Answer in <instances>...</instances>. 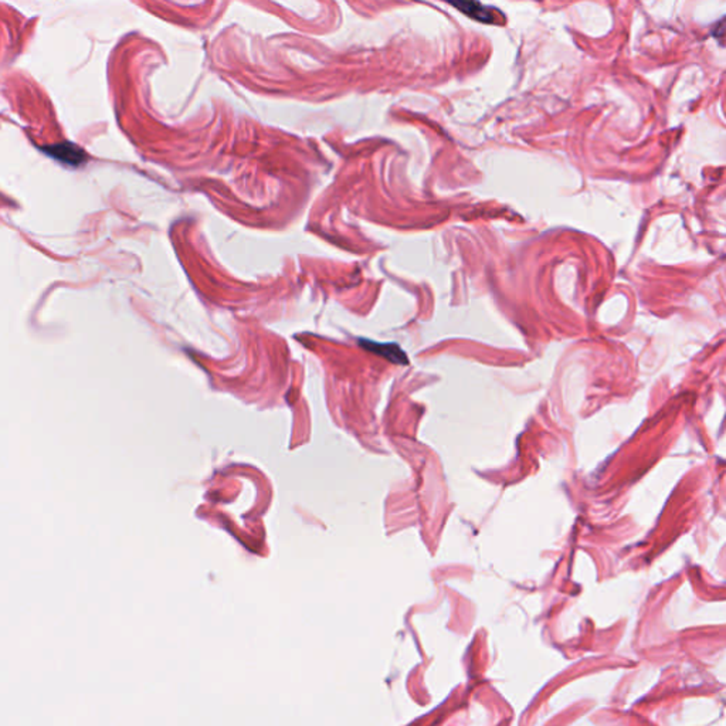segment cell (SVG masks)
Masks as SVG:
<instances>
[{
    "label": "cell",
    "instance_id": "6da1fadb",
    "mask_svg": "<svg viewBox=\"0 0 726 726\" xmlns=\"http://www.w3.org/2000/svg\"><path fill=\"white\" fill-rule=\"evenodd\" d=\"M359 343L363 349L370 351L376 355H380L396 365H408L409 363L406 352L402 348H399V345H396V343H379V342H373V341H368V339H359Z\"/></svg>",
    "mask_w": 726,
    "mask_h": 726
},
{
    "label": "cell",
    "instance_id": "7a4b0ae2",
    "mask_svg": "<svg viewBox=\"0 0 726 726\" xmlns=\"http://www.w3.org/2000/svg\"><path fill=\"white\" fill-rule=\"evenodd\" d=\"M44 152H47L54 159L64 162L71 166H78L80 163L85 162V152L80 146L74 145L71 142H63V144H54L44 147Z\"/></svg>",
    "mask_w": 726,
    "mask_h": 726
},
{
    "label": "cell",
    "instance_id": "3957f363",
    "mask_svg": "<svg viewBox=\"0 0 726 726\" xmlns=\"http://www.w3.org/2000/svg\"><path fill=\"white\" fill-rule=\"evenodd\" d=\"M451 6L460 9L461 13L467 14L468 17H471L474 20H478V21H482L487 24L497 23V17L494 13L497 10L487 7L478 1H460V3H451Z\"/></svg>",
    "mask_w": 726,
    "mask_h": 726
}]
</instances>
